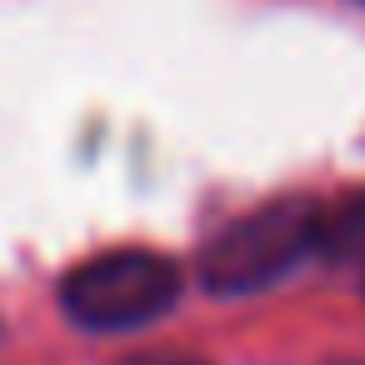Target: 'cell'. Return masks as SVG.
Returning <instances> with one entry per match:
<instances>
[{
	"instance_id": "277c9868",
	"label": "cell",
	"mask_w": 365,
	"mask_h": 365,
	"mask_svg": "<svg viewBox=\"0 0 365 365\" xmlns=\"http://www.w3.org/2000/svg\"><path fill=\"white\" fill-rule=\"evenodd\" d=\"M115 365H210L200 355H165V350H140V355H125Z\"/></svg>"
},
{
	"instance_id": "6da1fadb",
	"label": "cell",
	"mask_w": 365,
	"mask_h": 365,
	"mask_svg": "<svg viewBox=\"0 0 365 365\" xmlns=\"http://www.w3.org/2000/svg\"><path fill=\"white\" fill-rule=\"evenodd\" d=\"M320 250V200L280 195L225 230H215L200 245L195 275L210 295H255L275 280H285L295 265H305Z\"/></svg>"
},
{
	"instance_id": "5b68a950",
	"label": "cell",
	"mask_w": 365,
	"mask_h": 365,
	"mask_svg": "<svg viewBox=\"0 0 365 365\" xmlns=\"http://www.w3.org/2000/svg\"><path fill=\"white\" fill-rule=\"evenodd\" d=\"M360 6H365V0H360Z\"/></svg>"
},
{
	"instance_id": "7a4b0ae2",
	"label": "cell",
	"mask_w": 365,
	"mask_h": 365,
	"mask_svg": "<svg viewBox=\"0 0 365 365\" xmlns=\"http://www.w3.org/2000/svg\"><path fill=\"white\" fill-rule=\"evenodd\" d=\"M185 270L160 255V250H140V245H115L101 250L81 265L66 270L61 280V310L81 325V330H135L150 325L155 315H165L180 300Z\"/></svg>"
},
{
	"instance_id": "3957f363",
	"label": "cell",
	"mask_w": 365,
	"mask_h": 365,
	"mask_svg": "<svg viewBox=\"0 0 365 365\" xmlns=\"http://www.w3.org/2000/svg\"><path fill=\"white\" fill-rule=\"evenodd\" d=\"M330 260L365 255V190L350 195L345 205H320V250Z\"/></svg>"
}]
</instances>
